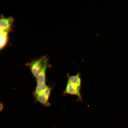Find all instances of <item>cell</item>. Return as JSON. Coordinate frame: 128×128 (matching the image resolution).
Masks as SVG:
<instances>
[{"mask_svg":"<svg viewBox=\"0 0 128 128\" xmlns=\"http://www.w3.org/2000/svg\"><path fill=\"white\" fill-rule=\"evenodd\" d=\"M48 59L47 56H44L27 63L26 65L30 68L33 76L36 78L44 64L48 61Z\"/></svg>","mask_w":128,"mask_h":128,"instance_id":"1","label":"cell"},{"mask_svg":"<svg viewBox=\"0 0 128 128\" xmlns=\"http://www.w3.org/2000/svg\"><path fill=\"white\" fill-rule=\"evenodd\" d=\"M51 90V88L48 87L37 93L33 94V95L37 101L46 106H49L50 105L49 99Z\"/></svg>","mask_w":128,"mask_h":128,"instance_id":"2","label":"cell"},{"mask_svg":"<svg viewBox=\"0 0 128 128\" xmlns=\"http://www.w3.org/2000/svg\"><path fill=\"white\" fill-rule=\"evenodd\" d=\"M81 88V86L71 83L68 82L63 95H66L69 94L77 96L78 97V100L81 101L82 99L80 92Z\"/></svg>","mask_w":128,"mask_h":128,"instance_id":"3","label":"cell"},{"mask_svg":"<svg viewBox=\"0 0 128 128\" xmlns=\"http://www.w3.org/2000/svg\"><path fill=\"white\" fill-rule=\"evenodd\" d=\"M14 19L12 16L6 18L1 15L0 20V30L8 33L12 31Z\"/></svg>","mask_w":128,"mask_h":128,"instance_id":"4","label":"cell"},{"mask_svg":"<svg viewBox=\"0 0 128 128\" xmlns=\"http://www.w3.org/2000/svg\"><path fill=\"white\" fill-rule=\"evenodd\" d=\"M48 61L46 62L44 64L40 72L36 78L37 83H46V70L48 65Z\"/></svg>","mask_w":128,"mask_h":128,"instance_id":"5","label":"cell"},{"mask_svg":"<svg viewBox=\"0 0 128 128\" xmlns=\"http://www.w3.org/2000/svg\"><path fill=\"white\" fill-rule=\"evenodd\" d=\"M67 75L68 82L81 86V79L80 73L78 72L77 74L72 76H70L69 73Z\"/></svg>","mask_w":128,"mask_h":128,"instance_id":"6","label":"cell"},{"mask_svg":"<svg viewBox=\"0 0 128 128\" xmlns=\"http://www.w3.org/2000/svg\"><path fill=\"white\" fill-rule=\"evenodd\" d=\"M0 50L3 49L5 46L8 41V33L0 30Z\"/></svg>","mask_w":128,"mask_h":128,"instance_id":"7","label":"cell"},{"mask_svg":"<svg viewBox=\"0 0 128 128\" xmlns=\"http://www.w3.org/2000/svg\"><path fill=\"white\" fill-rule=\"evenodd\" d=\"M48 86L46 83H37L35 91L33 94H36L45 90Z\"/></svg>","mask_w":128,"mask_h":128,"instance_id":"8","label":"cell"}]
</instances>
